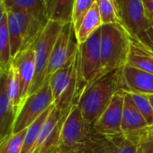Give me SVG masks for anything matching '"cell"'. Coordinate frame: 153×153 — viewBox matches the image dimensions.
<instances>
[{"mask_svg": "<svg viewBox=\"0 0 153 153\" xmlns=\"http://www.w3.org/2000/svg\"><path fill=\"white\" fill-rule=\"evenodd\" d=\"M49 83L53 97V104L62 113L79 102L87 86L81 76L79 46L67 64L51 75Z\"/></svg>", "mask_w": 153, "mask_h": 153, "instance_id": "1", "label": "cell"}, {"mask_svg": "<svg viewBox=\"0 0 153 153\" xmlns=\"http://www.w3.org/2000/svg\"><path fill=\"white\" fill-rule=\"evenodd\" d=\"M118 90H120L119 69L105 74L86 86L78 105L88 123L94 126Z\"/></svg>", "mask_w": 153, "mask_h": 153, "instance_id": "2", "label": "cell"}, {"mask_svg": "<svg viewBox=\"0 0 153 153\" xmlns=\"http://www.w3.org/2000/svg\"><path fill=\"white\" fill-rule=\"evenodd\" d=\"M100 44L104 74L120 69L127 64L131 41L127 31L121 24L103 25Z\"/></svg>", "mask_w": 153, "mask_h": 153, "instance_id": "3", "label": "cell"}, {"mask_svg": "<svg viewBox=\"0 0 153 153\" xmlns=\"http://www.w3.org/2000/svg\"><path fill=\"white\" fill-rule=\"evenodd\" d=\"M96 134L93 126L84 118L78 105L74 104L68 112L59 134V149L68 152L79 149Z\"/></svg>", "mask_w": 153, "mask_h": 153, "instance_id": "4", "label": "cell"}, {"mask_svg": "<svg viewBox=\"0 0 153 153\" xmlns=\"http://www.w3.org/2000/svg\"><path fill=\"white\" fill-rule=\"evenodd\" d=\"M64 25L48 21L45 27L33 44L35 53V73L28 97L38 91L45 83L46 73L52 49Z\"/></svg>", "mask_w": 153, "mask_h": 153, "instance_id": "5", "label": "cell"}, {"mask_svg": "<svg viewBox=\"0 0 153 153\" xmlns=\"http://www.w3.org/2000/svg\"><path fill=\"white\" fill-rule=\"evenodd\" d=\"M53 104V97L49 80L35 93L27 97L22 105L14 124L13 133L27 129Z\"/></svg>", "mask_w": 153, "mask_h": 153, "instance_id": "6", "label": "cell"}, {"mask_svg": "<svg viewBox=\"0 0 153 153\" xmlns=\"http://www.w3.org/2000/svg\"><path fill=\"white\" fill-rule=\"evenodd\" d=\"M120 24L131 36L139 37L151 28L142 0H114Z\"/></svg>", "mask_w": 153, "mask_h": 153, "instance_id": "7", "label": "cell"}, {"mask_svg": "<svg viewBox=\"0 0 153 153\" xmlns=\"http://www.w3.org/2000/svg\"><path fill=\"white\" fill-rule=\"evenodd\" d=\"M101 27L85 42L79 44V66L82 79L88 85L105 75L101 62Z\"/></svg>", "mask_w": 153, "mask_h": 153, "instance_id": "8", "label": "cell"}, {"mask_svg": "<svg viewBox=\"0 0 153 153\" xmlns=\"http://www.w3.org/2000/svg\"><path fill=\"white\" fill-rule=\"evenodd\" d=\"M124 103L123 90H118L113 97L110 104L95 123L93 128L97 134L115 140L123 136L122 133V119Z\"/></svg>", "mask_w": 153, "mask_h": 153, "instance_id": "9", "label": "cell"}, {"mask_svg": "<svg viewBox=\"0 0 153 153\" xmlns=\"http://www.w3.org/2000/svg\"><path fill=\"white\" fill-rule=\"evenodd\" d=\"M78 46L79 42L72 23L64 25L51 51L45 81L49 80L54 72L67 64L70 58L76 53Z\"/></svg>", "mask_w": 153, "mask_h": 153, "instance_id": "10", "label": "cell"}, {"mask_svg": "<svg viewBox=\"0 0 153 153\" xmlns=\"http://www.w3.org/2000/svg\"><path fill=\"white\" fill-rule=\"evenodd\" d=\"M120 89L136 94L153 95V74L130 65L119 69Z\"/></svg>", "mask_w": 153, "mask_h": 153, "instance_id": "11", "label": "cell"}, {"mask_svg": "<svg viewBox=\"0 0 153 153\" xmlns=\"http://www.w3.org/2000/svg\"><path fill=\"white\" fill-rule=\"evenodd\" d=\"M11 67L16 70L21 88L23 104L28 97L34 73H35V53L32 47L20 51L13 59Z\"/></svg>", "mask_w": 153, "mask_h": 153, "instance_id": "12", "label": "cell"}, {"mask_svg": "<svg viewBox=\"0 0 153 153\" xmlns=\"http://www.w3.org/2000/svg\"><path fill=\"white\" fill-rule=\"evenodd\" d=\"M17 114L8 96V70H0V141L13 133Z\"/></svg>", "mask_w": 153, "mask_h": 153, "instance_id": "13", "label": "cell"}, {"mask_svg": "<svg viewBox=\"0 0 153 153\" xmlns=\"http://www.w3.org/2000/svg\"><path fill=\"white\" fill-rule=\"evenodd\" d=\"M7 10H10L11 12H13L19 24L23 39V45L21 51L32 47L48 22H42L32 16L25 10L16 7H7Z\"/></svg>", "mask_w": 153, "mask_h": 153, "instance_id": "14", "label": "cell"}, {"mask_svg": "<svg viewBox=\"0 0 153 153\" xmlns=\"http://www.w3.org/2000/svg\"><path fill=\"white\" fill-rule=\"evenodd\" d=\"M124 103L122 119V133L123 137L133 135L149 125L137 108L131 94L124 91Z\"/></svg>", "mask_w": 153, "mask_h": 153, "instance_id": "15", "label": "cell"}, {"mask_svg": "<svg viewBox=\"0 0 153 153\" xmlns=\"http://www.w3.org/2000/svg\"><path fill=\"white\" fill-rule=\"evenodd\" d=\"M129 37L131 41V50L127 65L153 74V51L145 46L137 38L130 34Z\"/></svg>", "mask_w": 153, "mask_h": 153, "instance_id": "16", "label": "cell"}, {"mask_svg": "<svg viewBox=\"0 0 153 153\" xmlns=\"http://www.w3.org/2000/svg\"><path fill=\"white\" fill-rule=\"evenodd\" d=\"M48 21L66 25L72 23L75 0H44Z\"/></svg>", "mask_w": 153, "mask_h": 153, "instance_id": "17", "label": "cell"}, {"mask_svg": "<svg viewBox=\"0 0 153 153\" xmlns=\"http://www.w3.org/2000/svg\"><path fill=\"white\" fill-rule=\"evenodd\" d=\"M103 25L97 2L83 18L79 29L76 33L79 44L85 42L97 30Z\"/></svg>", "mask_w": 153, "mask_h": 153, "instance_id": "18", "label": "cell"}, {"mask_svg": "<svg viewBox=\"0 0 153 153\" xmlns=\"http://www.w3.org/2000/svg\"><path fill=\"white\" fill-rule=\"evenodd\" d=\"M11 44L7 25V12L0 23V70H8L12 62Z\"/></svg>", "mask_w": 153, "mask_h": 153, "instance_id": "19", "label": "cell"}, {"mask_svg": "<svg viewBox=\"0 0 153 153\" xmlns=\"http://www.w3.org/2000/svg\"><path fill=\"white\" fill-rule=\"evenodd\" d=\"M117 149L116 139L110 140L96 133L89 141L76 151L78 153H117Z\"/></svg>", "mask_w": 153, "mask_h": 153, "instance_id": "20", "label": "cell"}, {"mask_svg": "<svg viewBox=\"0 0 153 153\" xmlns=\"http://www.w3.org/2000/svg\"><path fill=\"white\" fill-rule=\"evenodd\" d=\"M5 4L7 8L16 7L42 22H48L45 13L44 0H6Z\"/></svg>", "mask_w": 153, "mask_h": 153, "instance_id": "21", "label": "cell"}, {"mask_svg": "<svg viewBox=\"0 0 153 153\" xmlns=\"http://www.w3.org/2000/svg\"><path fill=\"white\" fill-rule=\"evenodd\" d=\"M53 107H54V105H52L51 107H49L34 123H33L27 128V132H26V135L25 138L24 146H23V149H22L21 153H32V151L36 144V141L39 138V135L41 133L42 128Z\"/></svg>", "mask_w": 153, "mask_h": 153, "instance_id": "22", "label": "cell"}, {"mask_svg": "<svg viewBox=\"0 0 153 153\" xmlns=\"http://www.w3.org/2000/svg\"><path fill=\"white\" fill-rule=\"evenodd\" d=\"M7 25H8V33L10 38L11 44V54L12 58H14L22 49L23 39L22 33L19 27V24L16 16L10 10H7Z\"/></svg>", "mask_w": 153, "mask_h": 153, "instance_id": "23", "label": "cell"}, {"mask_svg": "<svg viewBox=\"0 0 153 153\" xmlns=\"http://www.w3.org/2000/svg\"><path fill=\"white\" fill-rule=\"evenodd\" d=\"M27 129L12 133L0 141V153H21Z\"/></svg>", "mask_w": 153, "mask_h": 153, "instance_id": "24", "label": "cell"}, {"mask_svg": "<svg viewBox=\"0 0 153 153\" xmlns=\"http://www.w3.org/2000/svg\"><path fill=\"white\" fill-rule=\"evenodd\" d=\"M8 96L12 105L19 112L23 105L20 82L16 70L11 66L8 69Z\"/></svg>", "mask_w": 153, "mask_h": 153, "instance_id": "25", "label": "cell"}, {"mask_svg": "<svg viewBox=\"0 0 153 153\" xmlns=\"http://www.w3.org/2000/svg\"><path fill=\"white\" fill-rule=\"evenodd\" d=\"M97 4L103 25L120 24L114 0H97Z\"/></svg>", "mask_w": 153, "mask_h": 153, "instance_id": "26", "label": "cell"}, {"mask_svg": "<svg viewBox=\"0 0 153 153\" xmlns=\"http://www.w3.org/2000/svg\"><path fill=\"white\" fill-rule=\"evenodd\" d=\"M96 2L97 0H75L72 25L76 33L79 29L83 18Z\"/></svg>", "mask_w": 153, "mask_h": 153, "instance_id": "27", "label": "cell"}, {"mask_svg": "<svg viewBox=\"0 0 153 153\" xmlns=\"http://www.w3.org/2000/svg\"><path fill=\"white\" fill-rule=\"evenodd\" d=\"M130 93V92H129ZM137 108L140 112L141 115L147 122L149 126L153 125V110L149 101L147 95L142 94H136V93H130Z\"/></svg>", "mask_w": 153, "mask_h": 153, "instance_id": "28", "label": "cell"}, {"mask_svg": "<svg viewBox=\"0 0 153 153\" xmlns=\"http://www.w3.org/2000/svg\"><path fill=\"white\" fill-rule=\"evenodd\" d=\"M118 149L117 153H138L139 152V144L124 138L123 136L116 139Z\"/></svg>", "mask_w": 153, "mask_h": 153, "instance_id": "29", "label": "cell"}, {"mask_svg": "<svg viewBox=\"0 0 153 153\" xmlns=\"http://www.w3.org/2000/svg\"><path fill=\"white\" fill-rule=\"evenodd\" d=\"M138 153H153V140L140 144Z\"/></svg>", "mask_w": 153, "mask_h": 153, "instance_id": "30", "label": "cell"}, {"mask_svg": "<svg viewBox=\"0 0 153 153\" xmlns=\"http://www.w3.org/2000/svg\"><path fill=\"white\" fill-rule=\"evenodd\" d=\"M142 3L147 12L153 14V0H142Z\"/></svg>", "mask_w": 153, "mask_h": 153, "instance_id": "31", "label": "cell"}, {"mask_svg": "<svg viewBox=\"0 0 153 153\" xmlns=\"http://www.w3.org/2000/svg\"><path fill=\"white\" fill-rule=\"evenodd\" d=\"M7 12V7H6V4H0V23H1L5 14Z\"/></svg>", "mask_w": 153, "mask_h": 153, "instance_id": "32", "label": "cell"}, {"mask_svg": "<svg viewBox=\"0 0 153 153\" xmlns=\"http://www.w3.org/2000/svg\"><path fill=\"white\" fill-rule=\"evenodd\" d=\"M147 97H148V98H149V101L150 105H151L152 110H153V95H148Z\"/></svg>", "mask_w": 153, "mask_h": 153, "instance_id": "33", "label": "cell"}, {"mask_svg": "<svg viewBox=\"0 0 153 153\" xmlns=\"http://www.w3.org/2000/svg\"><path fill=\"white\" fill-rule=\"evenodd\" d=\"M146 13H147V15H148L149 18L153 22V14H150V13H149V12H147V11H146Z\"/></svg>", "mask_w": 153, "mask_h": 153, "instance_id": "34", "label": "cell"}, {"mask_svg": "<svg viewBox=\"0 0 153 153\" xmlns=\"http://www.w3.org/2000/svg\"><path fill=\"white\" fill-rule=\"evenodd\" d=\"M59 153H78V151L75 150V151H68V152H63V151H59Z\"/></svg>", "mask_w": 153, "mask_h": 153, "instance_id": "35", "label": "cell"}, {"mask_svg": "<svg viewBox=\"0 0 153 153\" xmlns=\"http://www.w3.org/2000/svg\"><path fill=\"white\" fill-rule=\"evenodd\" d=\"M59 149H55V150L51 151V153H59Z\"/></svg>", "mask_w": 153, "mask_h": 153, "instance_id": "36", "label": "cell"}, {"mask_svg": "<svg viewBox=\"0 0 153 153\" xmlns=\"http://www.w3.org/2000/svg\"><path fill=\"white\" fill-rule=\"evenodd\" d=\"M6 2V0H0V4H4Z\"/></svg>", "mask_w": 153, "mask_h": 153, "instance_id": "37", "label": "cell"}]
</instances>
